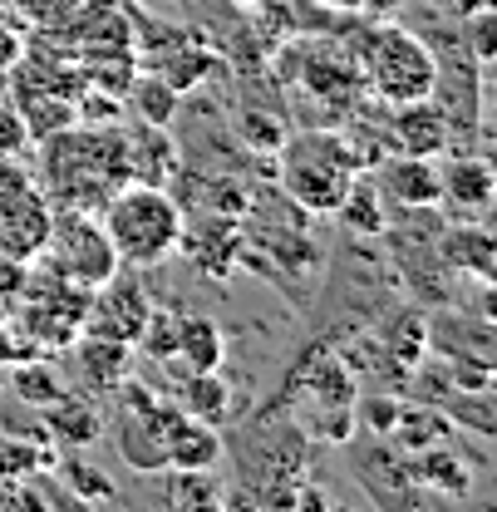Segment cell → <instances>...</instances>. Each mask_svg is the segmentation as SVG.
I'll list each match as a JSON object with an SVG mask.
<instances>
[{"label": "cell", "mask_w": 497, "mask_h": 512, "mask_svg": "<svg viewBox=\"0 0 497 512\" xmlns=\"http://www.w3.org/2000/svg\"><path fill=\"white\" fill-rule=\"evenodd\" d=\"M99 222L114 242L119 266L148 271L158 261L178 252V232H183V202L163 183H124L104 197Z\"/></svg>", "instance_id": "6da1fadb"}, {"label": "cell", "mask_w": 497, "mask_h": 512, "mask_svg": "<svg viewBox=\"0 0 497 512\" xmlns=\"http://www.w3.org/2000/svg\"><path fill=\"white\" fill-rule=\"evenodd\" d=\"M360 173L365 158H355L340 133H301L281 143V192L301 212H335Z\"/></svg>", "instance_id": "7a4b0ae2"}, {"label": "cell", "mask_w": 497, "mask_h": 512, "mask_svg": "<svg viewBox=\"0 0 497 512\" xmlns=\"http://www.w3.org/2000/svg\"><path fill=\"white\" fill-rule=\"evenodd\" d=\"M360 79L370 84V94H379L389 109L394 104H419V99H434L438 60L414 30L379 25V30H370L360 40Z\"/></svg>", "instance_id": "3957f363"}, {"label": "cell", "mask_w": 497, "mask_h": 512, "mask_svg": "<svg viewBox=\"0 0 497 512\" xmlns=\"http://www.w3.org/2000/svg\"><path fill=\"white\" fill-rule=\"evenodd\" d=\"M119 414H114V448L133 473L153 478L168 473V434L178 424V404L143 389V384H119Z\"/></svg>", "instance_id": "277c9868"}, {"label": "cell", "mask_w": 497, "mask_h": 512, "mask_svg": "<svg viewBox=\"0 0 497 512\" xmlns=\"http://www.w3.org/2000/svg\"><path fill=\"white\" fill-rule=\"evenodd\" d=\"M45 252H50V266L55 276L84 286V291H99L119 266L114 256V242L99 222V212H84V207H69L64 217H50V237H45Z\"/></svg>", "instance_id": "5b68a950"}, {"label": "cell", "mask_w": 497, "mask_h": 512, "mask_svg": "<svg viewBox=\"0 0 497 512\" xmlns=\"http://www.w3.org/2000/svg\"><path fill=\"white\" fill-rule=\"evenodd\" d=\"M153 316L143 281H133L124 271H114L99 291H89V311H84V335H104V340H124L138 345L143 325Z\"/></svg>", "instance_id": "8992f818"}, {"label": "cell", "mask_w": 497, "mask_h": 512, "mask_svg": "<svg viewBox=\"0 0 497 512\" xmlns=\"http://www.w3.org/2000/svg\"><path fill=\"white\" fill-rule=\"evenodd\" d=\"M493 192L497 178L483 153H448V163L438 168V207L448 212V222H488Z\"/></svg>", "instance_id": "52a82bcc"}, {"label": "cell", "mask_w": 497, "mask_h": 512, "mask_svg": "<svg viewBox=\"0 0 497 512\" xmlns=\"http://www.w3.org/2000/svg\"><path fill=\"white\" fill-rule=\"evenodd\" d=\"M178 252L192 261V271H202L207 281H222L242 252H247V232H242V222L227 212H202V217H183V232H178Z\"/></svg>", "instance_id": "ba28073f"}, {"label": "cell", "mask_w": 497, "mask_h": 512, "mask_svg": "<svg viewBox=\"0 0 497 512\" xmlns=\"http://www.w3.org/2000/svg\"><path fill=\"white\" fill-rule=\"evenodd\" d=\"M227 360V335L212 316H173V350L163 365H173V375L187 370H222Z\"/></svg>", "instance_id": "9c48e42d"}, {"label": "cell", "mask_w": 497, "mask_h": 512, "mask_svg": "<svg viewBox=\"0 0 497 512\" xmlns=\"http://www.w3.org/2000/svg\"><path fill=\"white\" fill-rule=\"evenodd\" d=\"M389 133H394L399 153H414V158H438V153H448V143H453V128H448V119H443V109H438L434 99L394 104Z\"/></svg>", "instance_id": "30bf717a"}, {"label": "cell", "mask_w": 497, "mask_h": 512, "mask_svg": "<svg viewBox=\"0 0 497 512\" xmlns=\"http://www.w3.org/2000/svg\"><path fill=\"white\" fill-rule=\"evenodd\" d=\"M438 261L453 266L458 276H473L478 286H488L497 271L493 261V232L488 222H448L438 237Z\"/></svg>", "instance_id": "8fae6325"}, {"label": "cell", "mask_w": 497, "mask_h": 512, "mask_svg": "<svg viewBox=\"0 0 497 512\" xmlns=\"http://www.w3.org/2000/svg\"><path fill=\"white\" fill-rule=\"evenodd\" d=\"M74 370L94 394H114L133 370V345L124 340H104V335H79L74 340Z\"/></svg>", "instance_id": "7c38bea8"}, {"label": "cell", "mask_w": 497, "mask_h": 512, "mask_svg": "<svg viewBox=\"0 0 497 512\" xmlns=\"http://www.w3.org/2000/svg\"><path fill=\"white\" fill-rule=\"evenodd\" d=\"M168 399L178 404V414L197 419V424H212V429H222L227 409H232V389L222 380V370H187V375H178Z\"/></svg>", "instance_id": "4fadbf2b"}, {"label": "cell", "mask_w": 497, "mask_h": 512, "mask_svg": "<svg viewBox=\"0 0 497 512\" xmlns=\"http://www.w3.org/2000/svg\"><path fill=\"white\" fill-rule=\"evenodd\" d=\"M384 192H389L404 212H434L438 207V168H434V158L399 153V158L384 168Z\"/></svg>", "instance_id": "5bb4252c"}, {"label": "cell", "mask_w": 497, "mask_h": 512, "mask_svg": "<svg viewBox=\"0 0 497 512\" xmlns=\"http://www.w3.org/2000/svg\"><path fill=\"white\" fill-rule=\"evenodd\" d=\"M222 463V429L212 424H197L178 414L173 434H168V468H183V473H212Z\"/></svg>", "instance_id": "9a60e30c"}, {"label": "cell", "mask_w": 497, "mask_h": 512, "mask_svg": "<svg viewBox=\"0 0 497 512\" xmlns=\"http://www.w3.org/2000/svg\"><path fill=\"white\" fill-rule=\"evenodd\" d=\"M128 104L138 109V124H148V128H168L173 119H178V104H183V94L163 79V74H133L128 79Z\"/></svg>", "instance_id": "2e32d148"}, {"label": "cell", "mask_w": 497, "mask_h": 512, "mask_svg": "<svg viewBox=\"0 0 497 512\" xmlns=\"http://www.w3.org/2000/svg\"><path fill=\"white\" fill-rule=\"evenodd\" d=\"M50 429L60 434L64 444H94L99 434H104V419L84 404V399H74V394H64L50 404Z\"/></svg>", "instance_id": "e0dca14e"}, {"label": "cell", "mask_w": 497, "mask_h": 512, "mask_svg": "<svg viewBox=\"0 0 497 512\" xmlns=\"http://www.w3.org/2000/svg\"><path fill=\"white\" fill-rule=\"evenodd\" d=\"M340 222L345 227H355V232H365V237H379L384 232V207H379V197H374V188H370V178L360 173L355 183H350V192L340 197Z\"/></svg>", "instance_id": "ac0fdd59"}, {"label": "cell", "mask_w": 497, "mask_h": 512, "mask_svg": "<svg viewBox=\"0 0 497 512\" xmlns=\"http://www.w3.org/2000/svg\"><path fill=\"white\" fill-rule=\"evenodd\" d=\"M448 434H453V429H448V419H443V414H434V409H429V414H419V419L404 409V414H399V424H394V439L409 448V453H424V448L443 444Z\"/></svg>", "instance_id": "d6986e66"}, {"label": "cell", "mask_w": 497, "mask_h": 512, "mask_svg": "<svg viewBox=\"0 0 497 512\" xmlns=\"http://www.w3.org/2000/svg\"><path fill=\"white\" fill-rule=\"evenodd\" d=\"M15 394L25 399V404H55V399H64V384L60 375H55V365H25L20 375H15Z\"/></svg>", "instance_id": "ffe728a7"}, {"label": "cell", "mask_w": 497, "mask_h": 512, "mask_svg": "<svg viewBox=\"0 0 497 512\" xmlns=\"http://www.w3.org/2000/svg\"><path fill=\"white\" fill-rule=\"evenodd\" d=\"M64 483H69L84 503H104V498H114L109 478H99V468H89L84 458H64Z\"/></svg>", "instance_id": "44dd1931"}, {"label": "cell", "mask_w": 497, "mask_h": 512, "mask_svg": "<svg viewBox=\"0 0 497 512\" xmlns=\"http://www.w3.org/2000/svg\"><path fill=\"white\" fill-rule=\"evenodd\" d=\"M25 281H30V261L0 242V301H20L25 296Z\"/></svg>", "instance_id": "7402d4cb"}, {"label": "cell", "mask_w": 497, "mask_h": 512, "mask_svg": "<svg viewBox=\"0 0 497 512\" xmlns=\"http://www.w3.org/2000/svg\"><path fill=\"white\" fill-rule=\"evenodd\" d=\"M399 414H404V404H399L394 394H389V399H365V404H360V419H365L370 434H394Z\"/></svg>", "instance_id": "603a6c76"}, {"label": "cell", "mask_w": 497, "mask_h": 512, "mask_svg": "<svg viewBox=\"0 0 497 512\" xmlns=\"http://www.w3.org/2000/svg\"><path fill=\"white\" fill-rule=\"evenodd\" d=\"M242 133H247L251 148H266V153H281V143H286V128L271 124V114H247Z\"/></svg>", "instance_id": "cb8c5ba5"}, {"label": "cell", "mask_w": 497, "mask_h": 512, "mask_svg": "<svg viewBox=\"0 0 497 512\" xmlns=\"http://www.w3.org/2000/svg\"><path fill=\"white\" fill-rule=\"evenodd\" d=\"M15 64H20V40L0 25V74H5V69H15Z\"/></svg>", "instance_id": "d4e9b609"}, {"label": "cell", "mask_w": 497, "mask_h": 512, "mask_svg": "<svg viewBox=\"0 0 497 512\" xmlns=\"http://www.w3.org/2000/svg\"><path fill=\"white\" fill-rule=\"evenodd\" d=\"M10 360H30V355H25V345L10 335V325H0V365H10Z\"/></svg>", "instance_id": "484cf974"}, {"label": "cell", "mask_w": 497, "mask_h": 512, "mask_svg": "<svg viewBox=\"0 0 497 512\" xmlns=\"http://www.w3.org/2000/svg\"><path fill=\"white\" fill-rule=\"evenodd\" d=\"M15 10H25L30 20H55V0H10Z\"/></svg>", "instance_id": "4316f807"}]
</instances>
